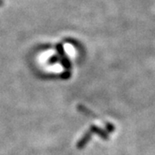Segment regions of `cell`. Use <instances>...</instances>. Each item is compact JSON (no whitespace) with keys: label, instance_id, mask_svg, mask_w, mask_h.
Listing matches in <instances>:
<instances>
[{"label":"cell","instance_id":"cell-4","mask_svg":"<svg viewBox=\"0 0 155 155\" xmlns=\"http://www.w3.org/2000/svg\"><path fill=\"white\" fill-rule=\"evenodd\" d=\"M62 65L63 67L67 69H70L71 68V62L69 61V59H67V57H62Z\"/></svg>","mask_w":155,"mask_h":155},{"label":"cell","instance_id":"cell-3","mask_svg":"<svg viewBox=\"0 0 155 155\" xmlns=\"http://www.w3.org/2000/svg\"><path fill=\"white\" fill-rule=\"evenodd\" d=\"M56 49L58 51L59 54L61 56V57H65V50H64V47L63 45L61 44V43H58L56 45Z\"/></svg>","mask_w":155,"mask_h":155},{"label":"cell","instance_id":"cell-6","mask_svg":"<svg viewBox=\"0 0 155 155\" xmlns=\"http://www.w3.org/2000/svg\"><path fill=\"white\" fill-rule=\"evenodd\" d=\"M3 4H4V2H3V0H0V6L3 5Z\"/></svg>","mask_w":155,"mask_h":155},{"label":"cell","instance_id":"cell-1","mask_svg":"<svg viewBox=\"0 0 155 155\" xmlns=\"http://www.w3.org/2000/svg\"><path fill=\"white\" fill-rule=\"evenodd\" d=\"M91 132H94L97 134H98L99 136H101L102 138L105 139V140H108V134L106 133L105 131L102 128H100L99 127H97V126H91Z\"/></svg>","mask_w":155,"mask_h":155},{"label":"cell","instance_id":"cell-5","mask_svg":"<svg viewBox=\"0 0 155 155\" xmlns=\"http://www.w3.org/2000/svg\"><path fill=\"white\" fill-rule=\"evenodd\" d=\"M51 59H52V60H50V63H54V62H56V61H57V57H52Z\"/></svg>","mask_w":155,"mask_h":155},{"label":"cell","instance_id":"cell-2","mask_svg":"<svg viewBox=\"0 0 155 155\" xmlns=\"http://www.w3.org/2000/svg\"><path fill=\"white\" fill-rule=\"evenodd\" d=\"M91 132L89 131V132H87V133L84 135L83 138L78 141V143L77 145L78 147V148H82V147H84L86 145V143L89 141V140L91 139Z\"/></svg>","mask_w":155,"mask_h":155}]
</instances>
